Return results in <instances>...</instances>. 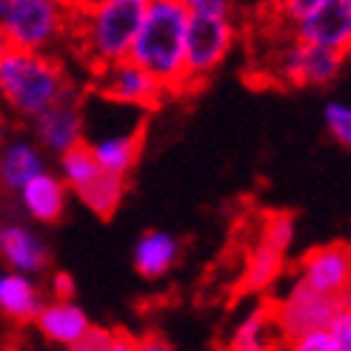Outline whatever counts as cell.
<instances>
[{"label": "cell", "instance_id": "6da1fadb", "mask_svg": "<svg viewBox=\"0 0 351 351\" xmlns=\"http://www.w3.org/2000/svg\"><path fill=\"white\" fill-rule=\"evenodd\" d=\"M189 12L183 0H149L143 21L129 49V63L143 69L149 77L160 83V89H183L186 66H183V43H186Z\"/></svg>", "mask_w": 351, "mask_h": 351}, {"label": "cell", "instance_id": "7a4b0ae2", "mask_svg": "<svg viewBox=\"0 0 351 351\" xmlns=\"http://www.w3.org/2000/svg\"><path fill=\"white\" fill-rule=\"evenodd\" d=\"M69 92V80L55 58L43 51L12 49L0 40V97L21 117H38Z\"/></svg>", "mask_w": 351, "mask_h": 351}, {"label": "cell", "instance_id": "3957f363", "mask_svg": "<svg viewBox=\"0 0 351 351\" xmlns=\"http://www.w3.org/2000/svg\"><path fill=\"white\" fill-rule=\"evenodd\" d=\"M149 0H100L83 9V43L97 69L114 66L129 58L137 26Z\"/></svg>", "mask_w": 351, "mask_h": 351}, {"label": "cell", "instance_id": "277c9868", "mask_svg": "<svg viewBox=\"0 0 351 351\" xmlns=\"http://www.w3.org/2000/svg\"><path fill=\"white\" fill-rule=\"evenodd\" d=\"M66 29V9L58 0H0V40L12 49L43 51Z\"/></svg>", "mask_w": 351, "mask_h": 351}, {"label": "cell", "instance_id": "5b68a950", "mask_svg": "<svg viewBox=\"0 0 351 351\" xmlns=\"http://www.w3.org/2000/svg\"><path fill=\"white\" fill-rule=\"evenodd\" d=\"M346 306L348 297H328L306 286L303 280H294L274 308V323L286 340H294L311 335V331H326Z\"/></svg>", "mask_w": 351, "mask_h": 351}, {"label": "cell", "instance_id": "8992f818", "mask_svg": "<svg viewBox=\"0 0 351 351\" xmlns=\"http://www.w3.org/2000/svg\"><path fill=\"white\" fill-rule=\"evenodd\" d=\"M234 43V29L229 17H200L189 14L186 43H183V66L186 80H197L212 75L226 60Z\"/></svg>", "mask_w": 351, "mask_h": 351}, {"label": "cell", "instance_id": "52a82bcc", "mask_svg": "<svg viewBox=\"0 0 351 351\" xmlns=\"http://www.w3.org/2000/svg\"><path fill=\"white\" fill-rule=\"evenodd\" d=\"M297 43L340 51L351 46V3L348 0H311L308 12L294 23Z\"/></svg>", "mask_w": 351, "mask_h": 351}, {"label": "cell", "instance_id": "ba28073f", "mask_svg": "<svg viewBox=\"0 0 351 351\" xmlns=\"http://www.w3.org/2000/svg\"><path fill=\"white\" fill-rule=\"evenodd\" d=\"M306 286L328 297H348L351 286V249L346 243H326L306 252L300 260V277Z\"/></svg>", "mask_w": 351, "mask_h": 351}, {"label": "cell", "instance_id": "9c48e42d", "mask_svg": "<svg viewBox=\"0 0 351 351\" xmlns=\"http://www.w3.org/2000/svg\"><path fill=\"white\" fill-rule=\"evenodd\" d=\"M32 134H34V146L51 154H63L72 146L83 143V112L80 103L72 97V89L55 106L32 117Z\"/></svg>", "mask_w": 351, "mask_h": 351}, {"label": "cell", "instance_id": "30bf717a", "mask_svg": "<svg viewBox=\"0 0 351 351\" xmlns=\"http://www.w3.org/2000/svg\"><path fill=\"white\" fill-rule=\"evenodd\" d=\"M97 75H100V80H97L100 83V97L117 103V106L146 112L163 97L160 83H157L154 77H149L143 69H137L129 60H120V63L106 66V69H97Z\"/></svg>", "mask_w": 351, "mask_h": 351}, {"label": "cell", "instance_id": "8fae6325", "mask_svg": "<svg viewBox=\"0 0 351 351\" xmlns=\"http://www.w3.org/2000/svg\"><path fill=\"white\" fill-rule=\"evenodd\" d=\"M83 143L89 146L100 171L114 174V178H129V171L140 157V146H143V123L129 129L83 132Z\"/></svg>", "mask_w": 351, "mask_h": 351}, {"label": "cell", "instance_id": "7c38bea8", "mask_svg": "<svg viewBox=\"0 0 351 351\" xmlns=\"http://www.w3.org/2000/svg\"><path fill=\"white\" fill-rule=\"evenodd\" d=\"M343 72V55L317 46L294 43L280 58V75L291 86H328Z\"/></svg>", "mask_w": 351, "mask_h": 351}, {"label": "cell", "instance_id": "4fadbf2b", "mask_svg": "<svg viewBox=\"0 0 351 351\" xmlns=\"http://www.w3.org/2000/svg\"><path fill=\"white\" fill-rule=\"evenodd\" d=\"M0 257L9 266V271L34 277L49 266V249L38 237L32 226L21 220L0 223Z\"/></svg>", "mask_w": 351, "mask_h": 351}, {"label": "cell", "instance_id": "5bb4252c", "mask_svg": "<svg viewBox=\"0 0 351 351\" xmlns=\"http://www.w3.org/2000/svg\"><path fill=\"white\" fill-rule=\"evenodd\" d=\"M38 331L55 346H72L77 343L86 331L92 328V320L75 300H43L40 311L34 314Z\"/></svg>", "mask_w": 351, "mask_h": 351}, {"label": "cell", "instance_id": "9a60e30c", "mask_svg": "<svg viewBox=\"0 0 351 351\" xmlns=\"http://www.w3.org/2000/svg\"><path fill=\"white\" fill-rule=\"evenodd\" d=\"M21 206L23 212L34 220V223H58L66 212V197L69 189L60 183L58 174H51L49 169L43 174H38L34 180H29L21 191Z\"/></svg>", "mask_w": 351, "mask_h": 351}, {"label": "cell", "instance_id": "2e32d148", "mask_svg": "<svg viewBox=\"0 0 351 351\" xmlns=\"http://www.w3.org/2000/svg\"><path fill=\"white\" fill-rule=\"evenodd\" d=\"M46 171V157L29 137L6 140L0 149V183L9 191H21L29 180Z\"/></svg>", "mask_w": 351, "mask_h": 351}, {"label": "cell", "instance_id": "e0dca14e", "mask_svg": "<svg viewBox=\"0 0 351 351\" xmlns=\"http://www.w3.org/2000/svg\"><path fill=\"white\" fill-rule=\"evenodd\" d=\"M180 257V243L169 232H146L134 243V271L146 280H160L174 269Z\"/></svg>", "mask_w": 351, "mask_h": 351}, {"label": "cell", "instance_id": "ac0fdd59", "mask_svg": "<svg viewBox=\"0 0 351 351\" xmlns=\"http://www.w3.org/2000/svg\"><path fill=\"white\" fill-rule=\"evenodd\" d=\"M43 306L40 286L34 283V277L17 274V271H0V314H6L9 320L29 323Z\"/></svg>", "mask_w": 351, "mask_h": 351}, {"label": "cell", "instance_id": "d6986e66", "mask_svg": "<svg viewBox=\"0 0 351 351\" xmlns=\"http://www.w3.org/2000/svg\"><path fill=\"white\" fill-rule=\"evenodd\" d=\"M283 260H286V254H280L269 243L257 240V245L249 252V260H245V269H243V289L252 294L271 289L277 283L280 271H283Z\"/></svg>", "mask_w": 351, "mask_h": 351}, {"label": "cell", "instance_id": "ffe728a7", "mask_svg": "<svg viewBox=\"0 0 351 351\" xmlns=\"http://www.w3.org/2000/svg\"><path fill=\"white\" fill-rule=\"evenodd\" d=\"M75 195L92 215L112 217L117 212V206L123 203V195H126V178H114V174L100 171L92 183H86L83 189H77Z\"/></svg>", "mask_w": 351, "mask_h": 351}, {"label": "cell", "instance_id": "44dd1931", "mask_svg": "<svg viewBox=\"0 0 351 351\" xmlns=\"http://www.w3.org/2000/svg\"><path fill=\"white\" fill-rule=\"evenodd\" d=\"M58 169H60L58 171L60 183L66 189H72V191L83 189L86 183H92L100 174V166L95 163V157H92V152H89V146H86V143H77L69 152L58 154Z\"/></svg>", "mask_w": 351, "mask_h": 351}, {"label": "cell", "instance_id": "7402d4cb", "mask_svg": "<svg viewBox=\"0 0 351 351\" xmlns=\"http://www.w3.org/2000/svg\"><path fill=\"white\" fill-rule=\"evenodd\" d=\"M269 311L254 308L245 314L243 323L234 328L232 351H269Z\"/></svg>", "mask_w": 351, "mask_h": 351}, {"label": "cell", "instance_id": "603a6c76", "mask_svg": "<svg viewBox=\"0 0 351 351\" xmlns=\"http://www.w3.org/2000/svg\"><path fill=\"white\" fill-rule=\"evenodd\" d=\"M294 217L289 212H274L266 217V223H263V234L260 240L263 243H269L271 249H277L280 254H286L289 252V245L294 243Z\"/></svg>", "mask_w": 351, "mask_h": 351}, {"label": "cell", "instance_id": "cb8c5ba5", "mask_svg": "<svg viewBox=\"0 0 351 351\" xmlns=\"http://www.w3.org/2000/svg\"><path fill=\"white\" fill-rule=\"evenodd\" d=\"M323 120H326V129L328 134L337 140L340 146H351V106L340 100H328L326 109H323Z\"/></svg>", "mask_w": 351, "mask_h": 351}, {"label": "cell", "instance_id": "d4e9b609", "mask_svg": "<svg viewBox=\"0 0 351 351\" xmlns=\"http://www.w3.org/2000/svg\"><path fill=\"white\" fill-rule=\"evenodd\" d=\"M328 335V343H331V351H351V308L346 306L331 326L326 328Z\"/></svg>", "mask_w": 351, "mask_h": 351}, {"label": "cell", "instance_id": "484cf974", "mask_svg": "<svg viewBox=\"0 0 351 351\" xmlns=\"http://www.w3.org/2000/svg\"><path fill=\"white\" fill-rule=\"evenodd\" d=\"M112 335H114V331H109V328L92 326L77 343L66 346V351H109V346H112Z\"/></svg>", "mask_w": 351, "mask_h": 351}, {"label": "cell", "instance_id": "4316f807", "mask_svg": "<svg viewBox=\"0 0 351 351\" xmlns=\"http://www.w3.org/2000/svg\"><path fill=\"white\" fill-rule=\"evenodd\" d=\"M286 351H331L326 331H311V335L286 340Z\"/></svg>", "mask_w": 351, "mask_h": 351}, {"label": "cell", "instance_id": "83f0119b", "mask_svg": "<svg viewBox=\"0 0 351 351\" xmlns=\"http://www.w3.org/2000/svg\"><path fill=\"white\" fill-rule=\"evenodd\" d=\"M189 14H200V17H229V3L226 0H183Z\"/></svg>", "mask_w": 351, "mask_h": 351}, {"label": "cell", "instance_id": "f1b7e54d", "mask_svg": "<svg viewBox=\"0 0 351 351\" xmlns=\"http://www.w3.org/2000/svg\"><path fill=\"white\" fill-rule=\"evenodd\" d=\"M51 280H55V286H51V289H55V297H51V300H72V294H75V280L69 277L66 271H58Z\"/></svg>", "mask_w": 351, "mask_h": 351}, {"label": "cell", "instance_id": "f546056e", "mask_svg": "<svg viewBox=\"0 0 351 351\" xmlns=\"http://www.w3.org/2000/svg\"><path fill=\"white\" fill-rule=\"evenodd\" d=\"M134 348H137V337H132L129 331H114L112 335L109 351H134Z\"/></svg>", "mask_w": 351, "mask_h": 351}, {"label": "cell", "instance_id": "4dcf8cb0", "mask_svg": "<svg viewBox=\"0 0 351 351\" xmlns=\"http://www.w3.org/2000/svg\"><path fill=\"white\" fill-rule=\"evenodd\" d=\"M134 351H171V346L163 337L149 335V337H137V348Z\"/></svg>", "mask_w": 351, "mask_h": 351}, {"label": "cell", "instance_id": "1f68e13d", "mask_svg": "<svg viewBox=\"0 0 351 351\" xmlns=\"http://www.w3.org/2000/svg\"><path fill=\"white\" fill-rule=\"evenodd\" d=\"M9 140V129H6V123H3V117H0V149H3V143Z\"/></svg>", "mask_w": 351, "mask_h": 351}]
</instances>
